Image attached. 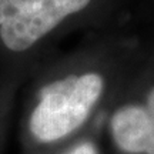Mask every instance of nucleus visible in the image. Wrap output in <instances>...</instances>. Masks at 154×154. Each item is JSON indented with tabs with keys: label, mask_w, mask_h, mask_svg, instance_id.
I'll list each match as a JSON object with an SVG mask.
<instances>
[{
	"label": "nucleus",
	"mask_w": 154,
	"mask_h": 154,
	"mask_svg": "<svg viewBox=\"0 0 154 154\" xmlns=\"http://www.w3.org/2000/svg\"><path fill=\"white\" fill-rule=\"evenodd\" d=\"M104 91V79L96 72L72 74L40 90L29 128L40 143H53L84 124Z\"/></svg>",
	"instance_id": "nucleus-1"
},
{
	"label": "nucleus",
	"mask_w": 154,
	"mask_h": 154,
	"mask_svg": "<svg viewBox=\"0 0 154 154\" xmlns=\"http://www.w3.org/2000/svg\"><path fill=\"white\" fill-rule=\"evenodd\" d=\"M91 0H0V40L14 53L26 51Z\"/></svg>",
	"instance_id": "nucleus-2"
},
{
	"label": "nucleus",
	"mask_w": 154,
	"mask_h": 154,
	"mask_svg": "<svg viewBox=\"0 0 154 154\" xmlns=\"http://www.w3.org/2000/svg\"><path fill=\"white\" fill-rule=\"evenodd\" d=\"M110 128L114 143L121 151L127 154H147L150 123L146 106H121L111 117Z\"/></svg>",
	"instance_id": "nucleus-3"
},
{
	"label": "nucleus",
	"mask_w": 154,
	"mask_h": 154,
	"mask_svg": "<svg viewBox=\"0 0 154 154\" xmlns=\"http://www.w3.org/2000/svg\"><path fill=\"white\" fill-rule=\"evenodd\" d=\"M144 106H146L147 113H149V123H150V144L147 154H154V86L150 88Z\"/></svg>",
	"instance_id": "nucleus-4"
},
{
	"label": "nucleus",
	"mask_w": 154,
	"mask_h": 154,
	"mask_svg": "<svg viewBox=\"0 0 154 154\" xmlns=\"http://www.w3.org/2000/svg\"><path fill=\"white\" fill-rule=\"evenodd\" d=\"M67 154H97V150L91 143H82L70 150Z\"/></svg>",
	"instance_id": "nucleus-5"
}]
</instances>
